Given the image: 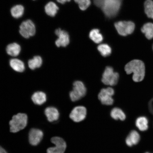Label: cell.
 <instances>
[{
  "instance_id": "cell-1",
  "label": "cell",
  "mask_w": 153,
  "mask_h": 153,
  "mask_svg": "<svg viewBox=\"0 0 153 153\" xmlns=\"http://www.w3.org/2000/svg\"><path fill=\"white\" fill-rule=\"evenodd\" d=\"M95 4L102 10L107 18H114L118 14L123 0H93Z\"/></svg>"
},
{
  "instance_id": "cell-2",
  "label": "cell",
  "mask_w": 153,
  "mask_h": 153,
  "mask_svg": "<svg viewBox=\"0 0 153 153\" xmlns=\"http://www.w3.org/2000/svg\"><path fill=\"white\" fill-rule=\"evenodd\" d=\"M128 74L133 73V79L135 82L142 81L145 76V66L142 61L134 60L126 65L124 68Z\"/></svg>"
},
{
  "instance_id": "cell-3",
  "label": "cell",
  "mask_w": 153,
  "mask_h": 153,
  "mask_svg": "<svg viewBox=\"0 0 153 153\" xmlns=\"http://www.w3.org/2000/svg\"><path fill=\"white\" fill-rule=\"evenodd\" d=\"M28 117L23 113H19L13 117L9 122L11 132L16 133L25 128L27 125Z\"/></svg>"
},
{
  "instance_id": "cell-4",
  "label": "cell",
  "mask_w": 153,
  "mask_h": 153,
  "mask_svg": "<svg viewBox=\"0 0 153 153\" xmlns=\"http://www.w3.org/2000/svg\"><path fill=\"white\" fill-rule=\"evenodd\" d=\"M87 91V89L83 82L79 81L74 82L72 90L69 93L71 100L73 102L80 100L85 96Z\"/></svg>"
},
{
  "instance_id": "cell-5",
  "label": "cell",
  "mask_w": 153,
  "mask_h": 153,
  "mask_svg": "<svg viewBox=\"0 0 153 153\" xmlns=\"http://www.w3.org/2000/svg\"><path fill=\"white\" fill-rule=\"evenodd\" d=\"M119 78V74L114 72L112 67L107 66L103 73L101 81L105 85L114 86L117 83Z\"/></svg>"
},
{
  "instance_id": "cell-6",
  "label": "cell",
  "mask_w": 153,
  "mask_h": 153,
  "mask_svg": "<svg viewBox=\"0 0 153 153\" xmlns=\"http://www.w3.org/2000/svg\"><path fill=\"white\" fill-rule=\"evenodd\" d=\"M117 31L120 36H126L132 33L135 25L131 21H120L114 24Z\"/></svg>"
},
{
  "instance_id": "cell-7",
  "label": "cell",
  "mask_w": 153,
  "mask_h": 153,
  "mask_svg": "<svg viewBox=\"0 0 153 153\" xmlns=\"http://www.w3.org/2000/svg\"><path fill=\"white\" fill-rule=\"evenodd\" d=\"M19 31L22 37L28 39L35 35L36 32L35 25L31 20L25 21L20 25Z\"/></svg>"
},
{
  "instance_id": "cell-8",
  "label": "cell",
  "mask_w": 153,
  "mask_h": 153,
  "mask_svg": "<svg viewBox=\"0 0 153 153\" xmlns=\"http://www.w3.org/2000/svg\"><path fill=\"white\" fill-rule=\"evenodd\" d=\"M114 94V90L112 88H103L99 93L98 97L102 104L105 105H111L114 102L112 96Z\"/></svg>"
},
{
  "instance_id": "cell-9",
  "label": "cell",
  "mask_w": 153,
  "mask_h": 153,
  "mask_svg": "<svg viewBox=\"0 0 153 153\" xmlns=\"http://www.w3.org/2000/svg\"><path fill=\"white\" fill-rule=\"evenodd\" d=\"M51 143L55 145L47 150V153H64L66 148L65 141L60 137H55L51 139Z\"/></svg>"
},
{
  "instance_id": "cell-10",
  "label": "cell",
  "mask_w": 153,
  "mask_h": 153,
  "mask_svg": "<svg viewBox=\"0 0 153 153\" xmlns=\"http://www.w3.org/2000/svg\"><path fill=\"white\" fill-rule=\"evenodd\" d=\"M55 32L58 37L55 42L56 46L58 47L67 46L70 42V36L68 32L60 28L57 29Z\"/></svg>"
},
{
  "instance_id": "cell-11",
  "label": "cell",
  "mask_w": 153,
  "mask_h": 153,
  "mask_svg": "<svg viewBox=\"0 0 153 153\" xmlns=\"http://www.w3.org/2000/svg\"><path fill=\"white\" fill-rule=\"evenodd\" d=\"M87 114V110L85 107L80 106L74 108L70 115V117L73 121L79 122L85 120Z\"/></svg>"
},
{
  "instance_id": "cell-12",
  "label": "cell",
  "mask_w": 153,
  "mask_h": 153,
  "mask_svg": "<svg viewBox=\"0 0 153 153\" xmlns=\"http://www.w3.org/2000/svg\"><path fill=\"white\" fill-rule=\"evenodd\" d=\"M43 133L41 130L38 129L32 128L29 133V141L30 145L37 146L43 139Z\"/></svg>"
},
{
  "instance_id": "cell-13",
  "label": "cell",
  "mask_w": 153,
  "mask_h": 153,
  "mask_svg": "<svg viewBox=\"0 0 153 153\" xmlns=\"http://www.w3.org/2000/svg\"><path fill=\"white\" fill-rule=\"evenodd\" d=\"M45 114L49 122L56 121L59 119L60 113L56 108L49 107L45 108Z\"/></svg>"
},
{
  "instance_id": "cell-14",
  "label": "cell",
  "mask_w": 153,
  "mask_h": 153,
  "mask_svg": "<svg viewBox=\"0 0 153 153\" xmlns=\"http://www.w3.org/2000/svg\"><path fill=\"white\" fill-rule=\"evenodd\" d=\"M140 140V135L138 132L135 130H133L126 137V144L129 147H132L138 144Z\"/></svg>"
},
{
  "instance_id": "cell-15",
  "label": "cell",
  "mask_w": 153,
  "mask_h": 153,
  "mask_svg": "<svg viewBox=\"0 0 153 153\" xmlns=\"http://www.w3.org/2000/svg\"><path fill=\"white\" fill-rule=\"evenodd\" d=\"M32 100L34 104L38 105H43L47 101V96L42 91H37L32 95Z\"/></svg>"
},
{
  "instance_id": "cell-16",
  "label": "cell",
  "mask_w": 153,
  "mask_h": 153,
  "mask_svg": "<svg viewBox=\"0 0 153 153\" xmlns=\"http://www.w3.org/2000/svg\"><path fill=\"white\" fill-rule=\"evenodd\" d=\"M135 126L141 131H146L149 128V121L146 117L141 116L137 118L135 121Z\"/></svg>"
},
{
  "instance_id": "cell-17",
  "label": "cell",
  "mask_w": 153,
  "mask_h": 153,
  "mask_svg": "<svg viewBox=\"0 0 153 153\" xmlns=\"http://www.w3.org/2000/svg\"><path fill=\"white\" fill-rule=\"evenodd\" d=\"M45 10L46 14L50 16L53 17L57 14L59 7L56 3L50 1L45 5Z\"/></svg>"
},
{
  "instance_id": "cell-18",
  "label": "cell",
  "mask_w": 153,
  "mask_h": 153,
  "mask_svg": "<svg viewBox=\"0 0 153 153\" xmlns=\"http://www.w3.org/2000/svg\"><path fill=\"white\" fill-rule=\"evenodd\" d=\"M21 51L20 46L16 43L9 44L6 48L7 54L13 57L18 56L20 54Z\"/></svg>"
},
{
  "instance_id": "cell-19",
  "label": "cell",
  "mask_w": 153,
  "mask_h": 153,
  "mask_svg": "<svg viewBox=\"0 0 153 153\" xmlns=\"http://www.w3.org/2000/svg\"><path fill=\"white\" fill-rule=\"evenodd\" d=\"M9 64L11 68L17 72H22L24 71L25 68L24 63L18 59H11L10 61Z\"/></svg>"
},
{
  "instance_id": "cell-20",
  "label": "cell",
  "mask_w": 153,
  "mask_h": 153,
  "mask_svg": "<svg viewBox=\"0 0 153 153\" xmlns=\"http://www.w3.org/2000/svg\"><path fill=\"white\" fill-rule=\"evenodd\" d=\"M110 115L111 117L116 120H120L123 121L126 119V115L123 111L118 108H114L111 111Z\"/></svg>"
},
{
  "instance_id": "cell-21",
  "label": "cell",
  "mask_w": 153,
  "mask_h": 153,
  "mask_svg": "<svg viewBox=\"0 0 153 153\" xmlns=\"http://www.w3.org/2000/svg\"><path fill=\"white\" fill-rule=\"evenodd\" d=\"M25 8L23 6L20 5H16L13 6L10 10L11 15L15 19L21 18L24 15Z\"/></svg>"
},
{
  "instance_id": "cell-22",
  "label": "cell",
  "mask_w": 153,
  "mask_h": 153,
  "mask_svg": "<svg viewBox=\"0 0 153 153\" xmlns=\"http://www.w3.org/2000/svg\"><path fill=\"white\" fill-rule=\"evenodd\" d=\"M90 38L95 43L99 44L103 40L102 34L100 33V30L98 29H94L91 30L89 34Z\"/></svg>"
},
{
  "instance_id": "cell-23",
  "label": "cell",
  "mask_w": 153,
  "mask_h": 153,
  "mask_svg": "<svg viewBox=\"0 0 153 153\" xmlns=\"http://www.w3.org/2000/svg\"><path fill=\"white\" fill-rule=\"evenodd\" d=\"M141 31L145 35L147 39L150 40L153 38V24L149 22L143 25Z\"/></svg>"
},
{
  "instance_id": "cell-24",
  "label": "cell",
  "mask_w": 153,
  "mask_h": 153,
  "mask_svg": "<svg viewBox=\"0 0 153 153\" xmlns=\"http://www.w3.org/2000/svg\"><path fill=\"white\" fill-rule=\"evenodd\" d=\"M42 63L43 60L42 57L39 56H36L28 61V65L30 69L34 70L41 67Z\"/></svg>"
},
{
  "instance_id": "cell-25",
  "label": "cell",
  "mask_w": 153,
  "mask_h": 153,
  "mask_svg": "<svg viewBox=\"0 0 153 153\" xmlns=\"http://www.w3.org/2000/svg\"><path fill=\"white\" fill-rule=\"evenodd\" d=\"M97 49L99 53L103 57H108L110 56L111 53V48L108 44H101L97 47Z\"/></svg>"
},
{
  "instance_id": "cell-26",
  "label": "cell",
  "mask_w": 153,
  "mask_h": 153,
  "mask_svg": "<svg viewBox=\"0 0 153 153\" xmlns=\"http://www.w3.org/2000/svg\"><path fill=\"white\" fill-rule=\"evenodd\" d=\"M145 12L148 18L153 19V1L146 0L144 3Z\"/></svg>"
},
{
  "instance_id": "cell-27",
  "label": "cell",
  "mask_w": 153,
  "mask_h": 153,
  "mask_svg": "<svg viewBox=\"0 0 153 153\" xmlns=\"http://www.w3.org/2000/svg\"><path fill=\"white\" fill-rule=\"evenodd\" d=\"M78 4L80 9L82 10H85L87 9L91 4V0H74Z\"/></svg>"
},
{
  "instance_id": "cell-28",
  "label": "cell",
  "mask_w": 153,
  "mask_h": 153,
  "mask_svg": "<svg viewBox=\"0 0 153 153\" xmlns=\"http://www.w3.org/2000/svg\"><path fill=\"white\" fill-rule=\"evenodd\" d=\"M56 1L59 3L62 4H64L67 2L70 1L71 0H56Z\"/></svg>"
},
{
  "instance_id": "cell-29",
  "label": "cell",
  "mask_w": 153,
  "mask_h": 153,
  "mask_svg": "<svg viewBox=\"0 0 153 153\" xmlns=\"http://www.w3.org/2000/svg\"><path fill=\"white\" fill-rule=\"evenodd\" d=\"M0 153H7L4 149L0 146Z\"/></svg>"
},
{
  "instance_id": "cell-30",
  "label": "cell",
  "mask_w": 153,
  "mask_h": 153,
  "mask_svg": "<svg viewBox=\"0 0 153 153\" xmlns=\"http://www.w3.org/2000/svg\"><path fill=\"white\" fill-rule=\"evenodd\" d=\"M145 153H151L149 152H145Z\"/></svg>"
},
{
  "instance_id": "cell-31",
  "label": "cell",
  "mask_w": 153,
  "mask_h": 153,
  "mask_svg": "<svg viewBox=\"0 0 153 153\" xmlns=\"http://www.w3.org/2000/svg\"><path fill=\"white\" fill-rule=\"evenodd\" d=\"M152 49H153V47H152Z\"/></svg>"
}]
</instances>
